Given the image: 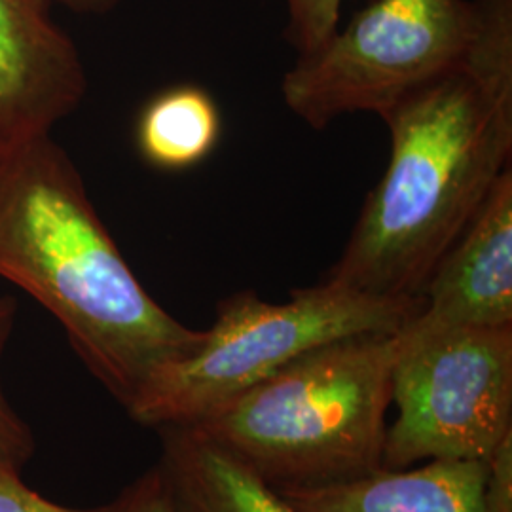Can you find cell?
Here are the masks:
<instances>
[{
    "label": "cell",
    "instance_id": "cell-1",
    "mask_svg": "<svg viewBox=\"0 0 512 512\" xmlns=\"http://www.w3.org/2000/svg\"><path fill=\"white\" fill-rule=\"evenodd\" d=\"M475 37L454 69L382 116L385 173L325 281L421 298L440 258L512 156V0H473Z\"/></svg>",
    "mask_w": 512,
    "mask_h": 512
},
{
    "label": "cell",
    "instance_id": "cell-2",
    "mask_svg": "<svg viewBox=\"0 0 512 512\" xmlns=\"http://www.w3.org/2000/svg\"><path fill=\"white\" fill-rule=\"evenodd\" d=\"M0 277L54 315L124 408L205 338L145 291L50 133L0 143Z\"/></svg>",
    "mask_w": 512,
    "mask_h": 512
},
{
    "label": "cell",
    "instance_id": "cell-3",
    "mask_svg": "<svg viewBox=\"0 0 512 512\" xmlns=\"http://www.w3.org/2000/svg\"><path fill=\"white\" fill-rule=\"evenodd\" d=\"M401 330L313 349L192 425L277 488L384 467Z\"/></svg>",
    "mask_w": 512,
    "mask_h": 512
},
{
    "label": "cell",
    "instance_id": "cell-4",
    "mask_svg": "<svg viewBox=\"0 0 512 512\" xmlns=\"http://www.w3.org/2000/svg\"><path fill=\"white\" fill-rule=\"evenodd\" d=\"M421 308L423 298H382L325 279L281 304L253 291L232 294L198 349L156 370L126 410L154 429L192 425L313 349L397 332Z\"/></svg>",
    "mask_w": 512,
    "mask_h": 512
},
{
    "label": "cell",
    "instance_id": "cell-5",
    "mask_svg": "<svg viewBox=\"0 0 512 512\" xmlns=\"http://www.w3.org/2000/svg\"><path fill=\"white\" fill-rule=\"evenodd\" d=\"M475 29L469 0H370L323 46L296 59L281 80L283 101L317 131L344 114L382 118L454 69Z\"/></svg>",
    "mask_w": 512,
    "mask_h": 512
},
{
    "label": "cell",
    "instance_id": "cell-6",
    "mask_svg": "<svg viewBox=\"0 0 512 512\" xmlns=\"http://www.w3.org/2000/svg\"><path fill=\"white\" fill-rule=\"evenodd\" d=\"M399 334L384 467L488 461L512 433V327L427 330L408 321Z\"/></svg>",
    "mask_w": 512,
    "mask_h": 512
},
{
    "label": "cell",
    "instance_id": "cell-7",
    "mask_svg": "<svg viewBox=\"0 0 512 512\" xmlns=\"http://www.w3.org/2000/svg\"><path fill=\"white\" fill-rule=\"evenodd\" d=\"M50 0H0V143L50 133L80 107L88 78Z\"/></svg>",
    "mask_w": 512,
    "mask_h": 512
},
{
    "label": "cell",
    "instance_id": "cell-8",
    "mask_svg": "<svg viewBox=\"0 0 512 512\" xmlns=\"http://www.w3.org/2000/svg\"><path fill=\"white\" fill-rule=\"evenodd\" d=\"M412 319L420 329L512 327V169L490 188L440 258Z\"/></svg>",
    "mask_w": 512,
    "mask_h": 512
},
{
    "label": "cell",
    "instance_id": "cell-9",
    "mask_svg": "<svg viewBox=\"0 0 512 512\" xmlns=\"http://www.w3.org/2000/svg\"><path fill=\"white\" fill-rule=\"evenodd\" d=\"M486 461L429 459L321 486L277 488L298 512H482Z\"/></svg>",
    "mask_w": 512,
    "mask_h": 512
},
{
    "label": "cell",
    "instance_id": "cell-10",
    "mask_svg": "<svg viewBox=\"0 0 512 512\" xmlns=\"http://www.w3.org/2000/svg\"><path fill=\"white\" fill-rule=\"evenodd\" d=\"M162 435L160 471L175 512H298L247 463L190 427Z\"/></svg>",
    "mask_w": 512,
    "mask_h": 512
},
{
    "label": "cell",
    "instance_id": "cell-11",
    "mask_svg": "<svg viewBox=\"0 0 512 512\" xmlns=\"http://www.w3.org/2000/svg\"><path fill=\"white\" fill-rule=\"evenodd\" d=\"M220 112L200 86L181 84L158 93L137 122V147L145 162L181 171L203 160L219 145Z\"/></svg>",
    "mask_w": 512,
    "mask_h": 512
},
{
    "label": "cell",
    "instance_id": "cell-12",
    "mask_svg": "<svg viewBox=\"0 0 512 512\" xmlns=\"http://www.w3.org/2000/svg\"><path fill=\"white\" fill-rule=\"evenodd\" d=\"M18 302L12 296H0V366L4 351L16 327ZM35 454V437L27 421L10 404L0 374V463L21 471Z\"/></svg>",
    "mask_w": 512,
    "mask_h": 512
},
{
    "label": "cell",
    "instance_id": "cell-13",
    "mask_svg": "<svg viewBox=\"0 0 512 512\" xmlns=\"http://www.w3.org/2000/svg\"><path fill=\"white\" fill-rule=\"evenodd\" d=\"M287 6L285 40L298 57L323 46L338 29L344 0H283Z\"/></svg>",
    "mask_w": 512,
    "mask_h": 512
},
{
    "label": "cell",
    "instance_id": "cell-14",
    "mask_svg": "<svg viewBox=\"0 0 512 512\" xmlns=\"http://www.w3.org/2000/svg\"><path fill=\"white\" fill-rule=\"evenodd\" d=\"M90 512H175L167 494L160 467H152L141 478L131 482L122 494L107 505Z\"/></svg>",
    "mask_w": 512,
    "mask_h": 512
},
{
    "label": "cell",
    "instance_id": "cell-15",
    "mask_svg": "<svg viewBox=\"0 0 512 512\" xmlns=\"http://www.w3.org/2000/svg\"><path fill=\"white\" fill-rule=\"evenodd\" d=\"M482 512H512V433L486 461Z\"/></svg>",
    "mask_w": 512,
    "mask_h": 512
},
{
    "label": "cell",
    "instance_id": "cell-16",
    "mask_svg": "<svg viewBox=\"0 0 512 512\" xmlns=\"http://www.w3.org/2000/svg\"><path fill=\"white\" fill-rule=\"evenodd\" d=\"M0 512H90L69 509L48 501L27 488L19 471L0 463Z\"/></svg>",
    "mask_w": 512,
    "mask_h": 512
},
{
    "label": "cell",
    "instance_id": "cell-17",
    "mask_svg": "<svg viewBox=\"0 0 512 512\" xmlns=\"http://www.w3.org/2000/svg\"><path fill=\"white\" fill-rule=\"evenodd\" d=\"M50 2H57L76 14H92V16L109 14L120 4V0H50Z\"/></svg>",
    "mask_w": 512,
    "mask_h": 512
}]
</instances>
